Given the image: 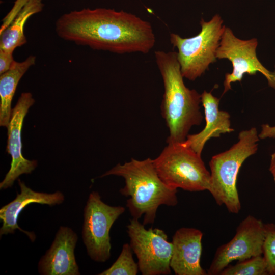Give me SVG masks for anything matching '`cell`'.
Listing matches in <instances>:
<instances>
[{
  "instance_id": "5bb4252c",
  "label": "cell",
  "mask_w": 275,
  "mask_h": 275,
  "mask_svg": "<svg viewBox=\"0 0 275 275\" xmlns=\"http://www.w3.org/2000/svg\"><path fill=\"white\" fill-rule=\"evenodd\" d=\"M18 181L20 193L17 194L12 201L0 209V218L3 223L0 235L13 234L16 229H18L34 241L36 238L35 233L22 229L18 225L17 221L20 212L27 205L32 203L49 206L61 204L64 202L65 197L60 191L52 194L37 192L28 187L20 179Z\"/></svg>"
},
{
  "instance_id": "6da1fadb",
  "label": "cell",
  "mask_w": 275,
  "mask_h": 275,
  "mask_svg": "<svg viewBox=\"0 0 275 275\" xmlns=\"http://www.w3.org/2000/svg\"><path fill=\"white\" fill-rule=\"evenodd\" d=\"M55 31L64 40L119 54L147 53L155 43L149 22L109 8H84L65 13L56 21Z\"/></svg>"
},
{
  "instance_id": "8992f818",
  "label": "cell",
  "mask_w": 275,
  "mask_h": 275,
  "mask_svg": "<svg viewBox=\"0 0 275 275\" xmlns=\"http://www.w3.org/2000/svg\"><path fill=\"white\" fill-rule=\"evenodd\" d=\"M223 23L221 17L215 14L207 22L201 19V30L194 37L184 38L170 34V42L178 50L177 59L183 77L195 80L216 61V52L225 28Z\"/></svg>"
},
{
  "instance_id": "7a4b0ae2",
  "label": "cell",
  "mask_w": 275,
  "mask_h": 275,
  "mask_svg": "<svg viewBox=\"0 0 275 275\" xmlns=\"http://www.w3.org/2000/svg\"><path fill=\"white\" fill-rule=\"evenodd\" d=\"M155 58L164 86L160 108L169 131L167 143L184 142L191 127L202 122L201 95L185 86L177 52L157 50Z\"/></svg>"
},
{
  "instance_id": "cb8c5ba5",
  "label": "cell",
  "mask_w": 275,
  "mask_h": 275,
  "mask_svg": "<svg viewBox=\"0 0 275 275\" xmlns=\"http://www.w3.org/2000/svg\"><path fill=\"white\" fill-rule=\"evenodd\" d=\"M269 170L273 176H275V152L271 155Z\"/></svg>"
},
{
  "instance_id": "7c38bea8",
  "label": "cell",
  "mask_w": 275,
  "mask_h": 275,
  "mask_svg": "<svg viewBox=\"0 0 275 275\" xmlns=\"http://www.w3.org/2000/svg\"><path fill=\"white\" fill-rule=\"evenodd\" d=\"M78 237L73 230L61 226L50 248L38 263L43 275H79L74 250Z\"/></svg>"
},
{
  "instance_id": "5b68a950",
  "label": "cell",
  "mask_w": 275,
  "mask_h": 275,
  "mask_svg": "<svg viewBox=\"0 0 275 275\" xmlns=\"http://www.w3.org/2000/svg\"><path fill=\"white\" fill-rule=\"evenodd\" d=\"M153 163L160 178L172 188L191 192L209 188L210 173L201 155L184 142L168 143Z\"/></svg>"
},
{
  "instance_id": "ac0fdd59",
  "label": "cell",
  "mask_w": 275,
  "mask_h": 275,
  "mask_svg": "<svg viewBox=\"0 0 275 275\" xmlns=\"http://www.w3.org/2000/svg\"><path fill=\"white\" fill-rule=\"evenodd\" d=\"M220 275H267V263L263 256L259 255L227 266Z\"/></svg>"
},
{
  "instance_id": "ba28073f",
  "label": "cell",
  "mask_w": 275,
  "mask_h": 275,
  "mask_svg": "<svg viewBox=\"0 0 275 275\" xmlns=\"http://www.w3.org/2000/svg\"><path fill=\"white\" fill-rule=\"evenodd\" d=\"M130 245L138 260L143 275H167L171 273L172 242L158 228L146 229L139 219L132 218L127 226Z\"/></svg>"
},
{
  "instance_id": "e0dca14e",
  "label": "cell",
  "mask_w": 275,
  "mask_h": 275,
  "mask_svg": "<svg viewBox=\"0 0 275 275\" xmlns=\"http://www.w3.org/2000/svg\"><path fill=\"white\" fill-rule=\"evenodd\" d=\"M43 0H29L9 25L0 32V49L14 52L27 41L24 33L25 24L32 15L41 12Z\"/></svg>"
},
{
  "instance_id": "52a82bcc",
  "label": "cell",
  "mask_w": 275,
  "mask_h": 275,
  "mask_svg": "<svg viewBox=\"0 0 275 275\" xmlns=\"http://www.w3.org/2000/svg\"><path fill=\"white\" fill-rule=\"evenodd\" d=\"M125 210L123 206L104 203L97 191L90 194L84 210L82 235L87 253L94 261L104 262L110 258L109 231Z\"/></svg>"
},
{
  "instance_id": "9a60e30c",
  "label": "cell",
  "mask_w": 275,
  "mask_h": 275,
  "mask_svg": "<svg viewBox=\"0 0 275 275\" xmlns=\"http://www.w3.org/2000/svg\"><path fill=\"white\" fill-rule=\"evenodd\" d=\"M206 125L196 134H188L184 143L201 155L205 143L211 138H219L222 134L234 131L231 127L230 116L227 112L219 110V99L211 92L204 91L201 94Z\"/></svg>"
},
{
  "instance_id": "d4e9b609",
  "label": "cell",
  "mask_w": 275,
  "mask_h": 275,
  "mask_svg": "<svg viewBox=\"0 0 275 275\" xmlns=\"http://www.w3.org/2000/svg\"><path fill=\"white\" fill-rule=\"evenodd\" d=\"M273 178H274V182H275V176H274Z\"/></svg>"
},
{
  "instance_id": "7402d4cb",
  "label": "cell",
  "mask_w": 275,
  "mask_h": 275,
  "mask_svg": "<svg viewBox=\"0 0 275 275\" xmlns=\"http://www.w3.org/2000/svg\"><path fill=\"white\" fill-rule=\"evenodd\" d=\"M29 0H16L13 8L4 20L0 32H2L10 23L16 14L22 9Z\"/></svg>"
},
{
  "instance_id": "603a6c76",
  "label": "cell",
  "mask_w": 275,
  "mask_h": 275,
  "mask_svg": "<svg viewBox=\"0 0 275 275\" xmlns=\"http://www.w3.org/2000/svg\"><path fill=\"white\" fill-rule=\"evenodd\" d=\"M261 131L258 134L259 139L275 138V126H271L268 124H263Z\"/></svg>"
},
{
  "instance_id": "8fae6325",
  "label": "cell",
  "mask_w": 275,
  "mask_h": 275,
  "mask_svg": "<svg viewBox=\"0 0 275 275\" xmlns=\"http://www.w3.org/2000/svg\"><path fill=\"white\" fill-rule=\"evenodd\" d=\"M35 100L30 92L21 93L12 109L11 117L7 127L8 140L6 151L11 157L10 170L0 183V189L11 187L14 182L23 174L31 173L37 166V161L24 158L22 152L21 131L23 120Z\"/></svg>"
},
{
  "instance_id": "277c9868",
  "label": "cell",
  "mask_w": 275,
  "mask_h": 275,
  "mask_svg": "<svg viewBox=\"0 0 275 275\" xmlns=\"http://www.w3.org/2000/svg\"><path fill=\"white\" fill-rule=\"evenodd\" d=\"M259 135L256 128L241 131L238 142L229 149L213 156L210 162V183L208 191L216 203L224 205L228 211L238 213L241 203L237 179L244 161L258 150Z\"/></svg>"
},
{
  "instance_id": "9c48e42d",
  "label": "cell",
  "mask_w": 275,
  "mask_h": 275,
  "mask_svg": "<svg viewBox=\"0 0 275 275\" xmlns=\"http://www.w3.org/2000/svg\"><path fill=\"white\" fill-rule=\"evenodd\" d=\"M257 45V39H239L229 28L225 26L216 57L229 60L233 70L231 73L225 74L223 94L231 89L232 83L240 82L245 74L254 75L258 72L262 73L267 79L268 85L275 89V70H268L259 60L256 54Z\"/></svg>"
},
{
  "instance_id": "d6986e66",
  "label": "cell",
  "mask_w": 275,
  "mask_h": 275,
  "mask_svg": "<svg viewBox=\"0 0 275 275\" xmlns=\"http://www.w3.org/2000/svg\"><path fill=\"white\" fill-rule=\"evenodd\" d=\"M130 244H124L120 254L116 261L100 275H136L139 267L132 256Z\"/></svg>"
},
{
  "instance_id": "44dd1931",
  "label": "cell",
  "mask_w": 275,
  "mask_h": 275,
  "mask_svg": "<svg viewBox=\"0 0 275 275\" xmlns=\"http://www.w3.org/2000/svg\"><path fill=\"white\" fill-rule=\"evenodd\" d=\"M13 53L0 49V74L10 69L15 63Z\"/></svg>"
},
{
  "instance_id": "30bf717a",
  "label": "cell",
  "mask_w": 275,
  "mask_h": 275,
  "mask_svg": "<svg viewBox=\"0 0 275 275\" xmlns=\"http://www.w3.org/2000/svg\"><path fill=\"white\" fill-rule=\"evenodd\" d=\"M268 224L252 215L243 219L233 238L216 250L207 274H219L234 261H242L263 255V248Z\"/></svg>"
},
{
  "instance_id": "2e32d148",
  "label": "cell",
  "mask_w": 275,
  "mask_h": 275,
  "mask_svg": "<svg viewBox=\"0 0 275 275\" xmlns=\"http://www.w3.org/2000/svg\"><path fill=\"white\" fill-rule=\"evenodd\" d=\"M36 58L30 55L24 61L15 62L8 71L0 74V125L7 127L11 117V103L17 86L23 75L35 64Z\"/></svg>"
},
{
  "instance_id": "ffe728a7",
  "label": "cell",
  "mask_w": 275,
  "mask_h": 275,
  "mask_svg": "<svg viewBox=\"0 0 275 275\" xmlns=\"http://www.w3.org/2000/svg\"><path fill=\"white\" fill-rule=\"evenodd\" d=\"M268 274L275 275V225L268 224L263 248Z\"/></svg>"
},
{
  "instance_id": "3957f363",
  "label": "cell",
  "mask_w": 275,
  "mask_h": 275,
  "mask_svg": "<svg viewBox=\"0 0 275 275\" xmlns=\"http://www.w3.org/2000/svg\"><path fill=\"white\" fill-rule=\"evenodd\" d=\"M109 175L123 178L125 185L120 193L129 197L126 207L133 218L144 216V225L154 222L160 206H174L178 203L177 189L162 180L150 158L142 160L131 158L124 164L118 163L100 177Z\"/></svg>"
},
{
  "instance_id": "4fadbf2b",
  "label": "cell",
  "mask_w": 275,
  "mask_h": 275,
  "mask_svg": "<svg viewBox=\"0 0 275 275\" xmlns=\"http://www.w3.org/2000/svg\"><path fill=\"white\" fill-rule=\"evenodd\" d=\"M203 233L193 228H181L172 238L170 267L176 275H206L200 264Z\"/></svg>"
}]
</instances>
